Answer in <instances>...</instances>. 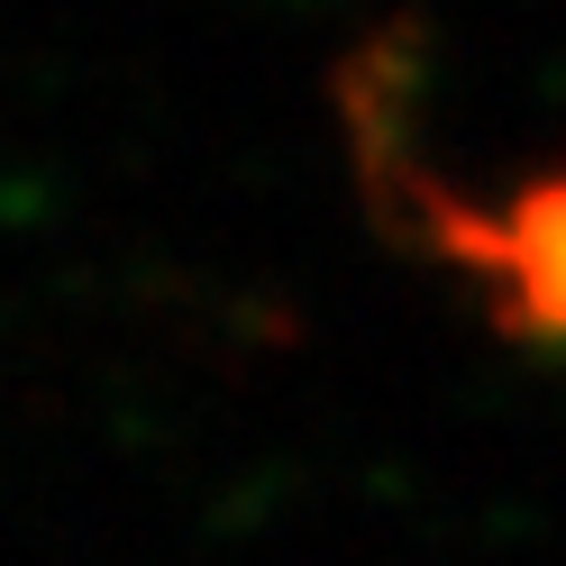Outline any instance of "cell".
<instances>
[{
  "label": "cell",
  "instance_id": "6da1fadb",
  "mask_svg": "<svg viewBox=\"0 0 566 566\" xmlns=\"http://www.w3.org/2000/svg\"><path fill=\"white\" fill-rule=\"evenodd\" d=\"M448 247L503 283V321L566 347V174L512 192L493 220H448Z\"/></svg>",
  "mask_w": 566,
  "mask_h": 566
}]
</instances>
